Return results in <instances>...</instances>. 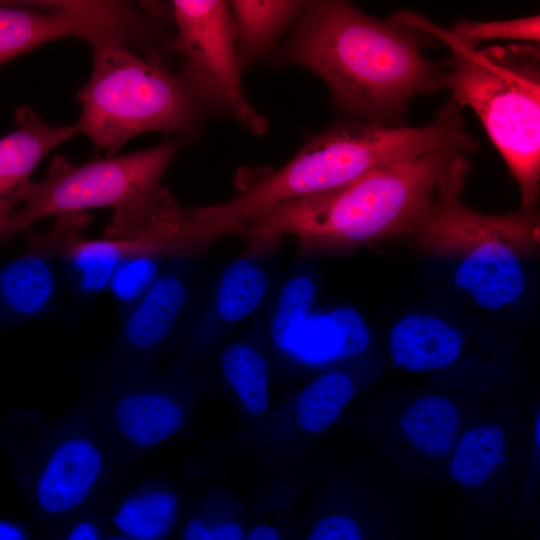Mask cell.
<instances>
[{"label":"cell","mask_w":540,"mask_h":540,"mask_svg":"<svg viewBox=\"0 0 540 540\" xmlns=\"http://www.w3.org/2000/svg\"><path fill=\"white\" fill-rule=\"evenodd\" d=\"M76 223L62 246V269L74 293L91 298L104 291L117 265L147 257H184L207 245L196 208L183 207L165 187L147 206L113 215L105 237L87 239Z\"/></svg>","instance_id":"8"},{"label":"cell","mask_w":540,"mask_h":540,"mask_svg":"<svg viewBox=\"0 0 540 540\" xmlns=\"http://www.w3.org/2000/svg\"><path fill=\"white\" fill-rule=\"evenodd\" d=\"M242 70L266 57L297 19L305 1H228Z\"/></svg>","instance_id":"17"},{"label":"cell","mask_w":540,"mask_h":540,"mask_svg":"<svg viewBox=\"0 0 540 540\" xmlns=\"http://www.w3.org/2000/svg\"><path fill=\"white\" fill-rule=\"evenodd\" d=\"M172 51L180 54L178 70L208 114L228 116L251 133L267 131L268 120L250 103L228 3L221 0H175Z\"/></svg>","instance_id":"9"},{"label":"cell","mask_w":540,"mask_h":540,"mask_svg":"<svg viewBox=\"0 0 540 540\" xmlns=\"http://www.w3.org/2000/svg\"><path fill=\"white\" fill-rule=\"evenodd\" d=\"M154 258L140 257L125 260L115 268L109 286L121 315L130 309L146 292L150 282Z\"/></svg>","instance_id":"26"},{"label":"cell","mask_w":540,"mask_h":540,"mask_svg":"<svg viewBox=\"0 0 540 540\" xmlns=\"http://www.w3.org/2000/svg\"><path fill=\"white\" fill-rule=\"evenodd\" d=\"M102 467L97 449L83 440L61 445L38 484L37 495L47 511L60 512L78 505L88 494Z\"/></svg>","instance_id":"16"},{"label":"cell","mask_w":540,"mask_h":540,"mask_svg":"<svg viewBox=\"0 0 540 540\" xmlns=\"http://www.w3.org/2000/svg\"><path fill=\"white\" fill-rule=\"evenodd\" d=\"M267 275L247 259L229 264L220 278L216 308L226 322H238L249 316L262 302Z\"/></svg>","instance_id":"22"},{"label":"cell","mask_w":540,"mask_h":540,"mask_svg":"<svg viewBox=\"0 0 540 540\" xmlns=\"http://www.w3.org/2000/svg\"><path fill=\"white\" fill-rule=\"evenodd\" d=\"M0 540H24L17 528L7 523H0Z\"/></svg>","instance_id":"32"},{"label":"cell","mask_w":540,"mask_h":540,"mask_svg":"<svg viewBox=\"0 0 540 540\" xmlns=\"http://www.w3.org/2000/svg\"><path fill=\"white\" fill-rule=\"evenodd\" d=\"M315 292V283L308 276L294 277L284 285L270 328L276 347L312 365L362 353L370 334L359 312L349 306L313 312Z\"/></svg>","instance_id":"11"},{"label":"cell","mask_w":540,"mask_h":540,"mask_svg":"<svg viewBox=\"0 0 540 540\" xmlns=\"http://www.w3.org/2000/svg\"><path fill=\"white\" fill-rule=\"evenodd\" d=\"M185 142L173 137L141 151L81 164L55 156L47 176L28 184L11 219L9 238L51 215L98 207L116 211L149 200L163 187L161 178Z\"/></svg>","instance_id":"7"},{"label":"cell","mask_w":540,"mask_h":540,"mask_svg":"<svg viewBox=\"0 0 540 540\" xmlns=\"http://www.w3.org/2000/svg\"><path fill=\"white\" fill-rule=\"evenodd\" d=\"M15 129L0 138V240L9 238L11 219L31 175L56 146L78 134L75 124L51 125L28 105L17 108Z\"/></svg>","instance_id":"13"},{"label":"cell","mask_w":540,"mask_h":540,"mask_svg":"<svg viewBox=\"0 0 540 540\" xmlns=\"http://www.w3.org/2000/svg\"><path fill=\"white\" fill-rule=\"evenodd\" d=\"M394 364L410 372L453 364L461 354L460 332L436 316L411 314L401 318L389 335Z\"/></svg>","instance_id":"15"},{"label":"cell","mask_w":540,"mask_h":540,"mask_svg":"<svg viewBox=\"0 0 540 540\" xmlns=\"http://www.w3.org/2000/svg\"><path fill=\"white\" fill-rule=\"evenodd\" d=\"M355 393L354 382L340 371L327 372L301 392L296 413L300 426L312 433L329 427Z\"/></svg>","instance_id":"21"},{"label":"cell","mask_w":540,"mask_h":540,"mask_svg":"<svg viewBox=\"0 0 540 540\" xmlns=\"http://www.w3.org/2000/svg\"><path fill=\"white\" fill-rule=\"evenodd\" d=\"M92 72L77 93L78 133L96 151L117 155L129 140L164 132L189 140L209 115L179 71L150 61L115 40L90 44Z\"/></svg>","instance_id":"6"},{"label":"cell","mask_w":540,"mask_h":540,"mask_svg":"<svg viewBox=\"0 0 540 540\" xmlns=\"http://www.w3.org/2000/svg\"><path fill=\"white\" fill-rule=\"evenodd\" d=\"M462 424L458 406L449 398L434 394L412 402L400 420L407 442L429 458H442L453 450Z\"/></svg>","instance_id":"18"},{"label":"cell","mask_w":540,"mask_h":540,"mask_svg":"<svg viewBox=\"0 0 540 540\" xmlns=\"http://www.w3.org/2000/svg\"><path fill=\"white\" fill-rule=\"evenodd\" d=\"M148 5L151 7V5L148 3ZM152 9V7H151ZM153 10V9H152ZM157 15H159L155 10H153ZM160 16V15H159ZM161 17V16H160ZM171 38V37H170ZM171 41H172V38H171ZM170 52H171V43H170ZM157 63V62H156ZM159 64H166V61L164 63H159Z\"/></svg>","instance_id":"34"},{"label":"cell","mask_w":540,"mask_h":540,"mask_svg":"<svg viewBox=\"0 0 540 540\" xmlns=\"http://www.w3.org/2000/svg\"><path fill=\"white\" fill-rule=\"evenodd\" d=\"M539 24V15L490 21L463 19L456 22L448 31L456 39L472 47L484 41L500 39L538 44Z\"/></svg>","instance_id":"25"},{"label":"cell","mask_w":540,"mask_h":540,"mask_svg":"<svg viewBox=\"0 0 540 540\" xmlns=\"http://www.w3.org/2000/svg\"><path fill=\"white\" fill-rule=\"evenodd\" d=\"M468 155H458L441 176L433 198L411 234L425 251L458 261L457 287L485 309L513 303L523 293L521 258L539 247L536 203L505 214H483L461 198L470 172Z\"/></svg>","instance_id":"5"},{"label":"cell","mask_w":540,"mask_h":540,"mask_svg":"<svg viewBox=\"0 0 540 540\" xmlns=\"http://www.w3.org/2000/svg\"><path fill=\"white\" fill-rule=\"evenodd\" d=\"M461 103L454 97L424 126L340 121L312 137L284 166L231 199L204 207L211 230L237 236L246 222L278 204L326 192L381 166L418 157L470 137Z\"/></svg>","instance_id":"3"},{"label":"cell","mask_w":540,"mask_h":540,"mask_svg":"<svg viewBox=\"0 0 540 540\" xmlns=\"http://www.w3.org/2000/svg\"><path fill=\"white\" fill-rule=\"evenodd\" d=\"M98 534L94 526L89 523L78 525L71 533L69 540H97Z\"/></svg>","instance_id":"31"},{"label":"cell","mask_w":540,"mask_h":540,"mask_svg":"<svg viewBox=\"0 0 540 540\" xmlns=\"http://www.w3.org/2000/svg\"><path fill=\"white\" fill-rule=\"evenodd\" d=\"M209 530L207 525L201 520L191 521L185 531L184 540H209Z\"/></svg>","instance_id":"29"},{"label":"cell","mask_w":540,"mask_h":540,"mask_svg":"<svg viewBox=\"0 0 540 540\" xmlns=\"http://www.w3.org/2000/svg\"><path fill=\"white\" fill-rule=\"evenodd\" d=\"M505 437L502 430L485 424L467 431L457 442L450 461V475L465 487L486 481L504 461Z\"/></svg>","instance_id":"20"},{"label":"cell","mask_w":540,"mask_h":540,"mask_svg":"<svg viewBox=\"0 0 540 540\" xmlns=\"http://www.w3.org/2000/svg\"><path fill=\"white\" fill-rule=\"evenodd\" d=\"M292 28L280 60L321 78L336 108L353 119L402 125L416 95L442 89V66L422 53L435 38L394 15L383 20L347 1H305Z\"/></svg>","instance_id":"1"},{"label":"cell","mask_w":540,"mask_h":540,"mask_svg":"<svg viewBox=\"0 0 540 540\" xmlns=\"http://www.w3.org/2000/svg\"><path fill=\"white\" fill-rule=\"evenodd\" d=\"M121 431L139 445H154L183 425V412L159 393H139L122 398L116 408Z\"/></svg>","instance_id":"19"},{"label":"cell","mask_w":540,"mask_h":540,"mask_svg":"<svg viewBox=\"0 0 540 540\" xmlns=\"http://www.w3.org/2000/svg\"><path fill=\"white\" fill-rule=\"evenodd\" d=\"M415 23L451 51L441 88L479 117L518 183L522 205L536 203L540 179V53L535 43L478 49L422 16Z\"/></svg>","instance_id":"4"},{"label":"cell","mask_w":540,"mask_h":540,"mask_svg":"<svg viewBox=\"0 0 540 540\" xmlns=\"http://www.w3.org/2000/svg\"><path fill=\"white\" fill-rule=\"evenodd\" d=\"M208 530L209 540H244L245 538L242 527L236 523H218L208 527Z\"/></svg>","instance_id":"28"},{"label":"cell","mask_w":540,"mask_h":540,"mask_svg":"<svg viewBox=\"0 0 540 540\" xmlns=\"http://www.w3.org/2000/svg\"><path fill=\"white\" fill-rule=\"evenodd\" d=\"M540 420H539V413H537V417H536V421H535V430H534V435H535V441L537 443V446H539V441H540V437H539V434H540Z\"/></svg>","instance_id":"33"},{"label":"cell","mask_w":540,"mask_h":540,"mask_svg":"<svg viewBox=\"0 0 540 540\" xmlns=\"http://www.w3.org/2000/svg\"><path fill=\"white\" fill-rule=\"evenodd\" d=\"M244 540H281L278 530L270 525L255 526Z\"/></svg>","instance_id":"30"},{"label":"cell","mask_w":540,"mask_h":540,"mask_svg":"<svg viewBox=\"0 0 540 540\" xmlns=\"http://www.w3.org/2000/svg\"><path fill=\"white\" fill-rule=\"evenodd\" d=\"M132 28L126 1H0V68L58 38L125 41Z\"/></svg>","instance_id":"10"},{"label":"cell","mask_w":540,"mask_h":540,"mask_svg":"<svg viewBox=\"0 0 540 540\" xmlns=\"http://www.w3.org/2000/svg\"><path fill=\"white\" fill-rule=\"evenodd\" d=\"M175 497L172 494H151L128 502L115 518L126 533L140 540H158L170 529Z\"/></svg>","instance_id":"24"},{"label":"cell","mask_w":540,"mask_h":540,"mask_svg":"<svg viewBox=\"0 0 540 540\" xmlns=\"http://www.w3.org/2000/svg\"><path fill=\"white\" fill-rule=\"evenodd\" d=\"M228 383L246 409L262 413L268 406V371L265 359L252 347L235 343L225 349L221 358Z\"/></svg>","instance_id":"23"},{"label":"cell","mask_w":540,"mask_h":540,"mask_svg":"<svg viewBox=\"0 0 540 540\" xmlns=\"http://www.w3.org/2000/svg\"><path fill=\"white\" fill-rule=\"evenodd\" d=\"M307 540H363V536L352 518L331 515L316 524Z\"/></svg>","instance_id":"27"},{"label":"cell","mask_w":540,"mask_h":540,"mask_svg":"<svg viewBox=\"0 0 540 540\" xmlns=\"http://www.w3.org/2000/svg\"><path fill=\"white\" fill-rule=\"evenodd\" d=\"M83 214L58 216L50 231L31 234L25 249L0 269V306L9 316L28 320L52 310L63 273L62 246Z\"/></svg>","instance_id":"12"},{"label":"cell","mask_w":540,"mask_h":540,"mask_svg":"<svg viewBox=\"0 0 540 540\" xmlns=\"http://www.w3.org/2000/svg\"><path fill=\"white\" fill-rule=\"evenodd\" d=\"M477 148L469 137L378 167L338 188L268 208L238 234L246 240L245 255L267 252L286 236L302 248L326 250L411 235L451 161Z\"/></svg>","instance_id":"2"},{"label":"cell","mask_w":540,"mask_h":540,"mask_svg":"<svg viewBox=\"0 0 540 540\" xmlns=\"http://www.w3.org/2000/svg\"><path fill=\"white\" fill-rule=\"evenodd\" d=\"M188 294V286L180 275L166 273L156 278L140 299L121 315V342L140 351L158 346L175 327Z\"/></svg>","instance_id":"14"}]
</instances>
